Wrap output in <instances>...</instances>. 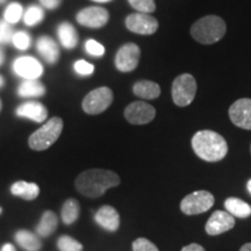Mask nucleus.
<instances>
[{"label":"nucleus","mask_w":251,"mask_h":251,"mask_svg":"<svg viewBox=\"0 0 251 251\" xmlns=\"http://www.w3.org/2000/svg\"><path fill=\"white\" fill-rule=\"evenodd\" d=\"M240 251H251V243H246L241 248Z\"/></svg>","instance_id":"38"},{"label":"nucleus","mask_w":251,"mask_h":251,"mask_svg":"<svg viewBox=\"0 0 251 251\" xmlns=\"http://www.w3.org/2000/svg\"><path fill=\"white\" fill-rule=\"evenodd\" d=\"M57 35L59 42L65 49H74L78 45V33L71 24L62 23L59 25Z\"/></svg>","instance_id":"19"},{"label":"nucleus","mask_w":251,"mask_h":251,"mask_svg":"<svg viewBox=\"0 0 251 251\" xmlns=\"http://www.w3.org/2000/svg\"><path fill=\"white\" fill-rule=\"evenodd\" d=\"M58 219L54 212L47 211L43 213L40 224L36 227V233L41 237H48L57 228Z\"/></svg>","instance_id":"23"},{"label":"nucleus","mask_w":251,"mask_h":251,"mask_svg":"<svg viewBox=\"0 0 251 251\" xmlns=\"http://www.w3.org/2000/svg\"><path fill=\"white\" fill-rule=\"evenodd\" d=\"M141 57V50L135 43H126L115 55V67L121 72H131L137 68Z\"/></svg>","instance_id":"8"},{"label":"nucleus","mask_w":251,"mask_h":251,"mask_svg":"<svg viewBox=\"0 0 251 251\" xmlns=\"http://www.w3.org/2000/svg\"><path fill=\"white\" fill-rule=\"evenodd\" d=\"M14 36V30L11 24L6 20H0V45H7L12 42Z\"/></svg>","instance_id":"31"},{"label":"nucleus","mask_w":251,"mask_h":251,"mask_svg":"<svg viewBox=\"0 0 251 251\" xmlns=\"http://www.w3.org/2000/svg\"><path fill=\"white\" fill-rule=\"evenodd\" d=\"M126 27L128 30L140 35H151L158 29V21L148 13L130 14L126 18Z\"/></svg>","instance_id":"9"},{"label":"nucleus","mask_w":251,"mask_h":251,"mask_svg":"<svg viewBox=\"0 0 251 251\" xmlns=\"http://www.w3.org/2000/svg\"><path fill=\"white\" fill-rule=\"evenodd\" d=\"M5 1H6V0H0V5H1V4H4Z\"/></svg>","instance_id":"43"},{"label":"nucleus","mask_w":251,"mask_h":251,"mask_svg":"<svg viewBox=\"0 0 251 251\" xmlns=\"http://www.w3.org/2000/svg\"><path fill=\"white\" fill-rule=\"evenodd\" d=\"M229 118L237 127L251 130V99L236 100L229 108Z\"/></svg>","instance_id":"12"},{"label":"nucleus","mask_w":251,"mask_h":251,"mask_svg":"<svg viewBox=\"0 0 251 251\" xmlns=\"http://www.w3.org/2000/svg\"><path fill=\"white\" fill-rule=\"evenodd\" d=\"M133 92L136 97L142 99H156L161 96V87L155 81L140 80L134 84Z\"/></svg>","instance_id":"18"},{"label":"nucleus","mask_w":251,"mask_h":251,"mask_svg":"<svg viewBox=\"0 0 251 251\" xmlns=\"http://www.w3.org/2000/svg\"><path fill=\"white\" fill-rule=\"evenodd\" d=\"M77 23L87 28H101L108 23L109 13L107 9L92 6V7L83 8L78 12Z\"/></svg>","instance_id":"11"},{"label":"nucleus","mask_w":251,"mask_h":251,"mask_svg":"<svg viewBox=\"0 0 251 251\" xmlns=\"http://www.w3.org/2000/svg\"><path fill=\"white\" fill-rule=\"evenodd\" d=\"M80 212L79 202L76 199H68L62 207V220L65 225H71L78 219Z\"/></svg>","instance_id":"25"},{"label":"nucleus","mask_w":251,"mask_h":251,"mask_svg":"<svg viewBox=\"0 0 251 251\" xmlns=\"http://www.w3.org/2000/svg\"><path fill=\"white\" fill-rule=\"evenodd\" d=\"M12 42H13V45L17 49L27 50L30 47L31 37L29 34L27 33V31L20 30V31H17V33H14V36H13V40H12Z\"/></svg>","instance_id":"30"},{"label":"nucleus","mask_w":251,"mask_h":251,"mask_svg":"<svg viewBox=\"0 0 251 251\" xmlns=\"http://www.w3.org/2000/svg\"><path fill=\"white\" fill-rule=\"evenodd\" d=\"M197 81L190 74H183L178 76L172 84V99L179 107L188 106L196 98Z\"/></svg>","instance_id":"5"},{"label":"nucleus","mask_w":251,"mask_h":251,"mask_svg":"<svg viewBox=\"0 0 251 251\" xmlns=\"http://www.w3.org/2000/svg\"><path fill=\"white\" fill-rule=\"evenodd\" d=\"M94 220L100 227L108 231H117L120 227V215L112 206H102L94 215Z\"/></svg>","instance_id":"15"},{"label":"nucleus","mask_w":251,"mask_h":251,"mask_svg":"<svg viewBox=\"0 0 251 251\" xmlns=\"http://www.w3.org/2000/svg\"><path fill=\"white\" fill-rule=\"evenodd\" d=\"M15 241L26 251H39L42 247L39 236L28 230H19L15 234Z\"/></svg>","instance_id":"24"},{"label":"nucleus","mask_w":251,"mask_h":251,"mask_svg":"<svg viewBox=\"0 0 251 251\" xmlns=\"http://www.w3.org/2000/svg\"><path fill=\"white\" fill-rule=\"evenodd\" d=\"M130 6L140 13H152L156 9L155 0H128Z\"/></svg>","instance_id":"29"},{"label":"nucleus","mask_w":251,"mask_h":251,"mask_svg":"<svg viewBox=\"0 0 251 251\" xmlns=\"http://www.w3.org/2000/svg\"><path fill=\"white\" fill-rule=\"evenodd\" d=\"M181 251H206L203 248L200 246V244L197 243H192V244H188V246L184 247Z\"/></svg>","instance_id":"36"},{"label":"nucleus","mask_w":251,"mask_h":251,"mask_svg":"<svg viewBox=\"0 0 251 251\" xmlns=\"http://www.w3.org/2000/svg\"><path fill=\"white\" fill-rule=\"evenodd\" d=\"M63 130V121L61 118H52L46 122L42 127L39 128L35 133L30 135L28 144L33 150L42 151L51 147Z\"/></svg>","instance_id":"4"},{"label":"nucleus","mask_w":251,"mask_h":251,"mask_svg":"<svg viewBox=\"0 0 251 251\" xmlns=\"http://www.w3.org/2000/svg\"><path fill=\"white\" fill-rule=\"evenodd\" d=\"M192 148L196 155L206 162H219L228 152V144L219 133L199 130L192 137Z\"/></svg>","instance_id":"2"},{"label":"nucleus","mask_w":251,"mask_h":251,"mask_svg":"<svg viewBox=\"0 0 251 251\" xmlns=\"http://www.w3.org/2000/svg\"><path fill=\"white\" fill-rule=\"evenodd\" d=\"M75 71L77 72L80 76H90V75L93 74L94 67L91 63L84 61V59H80V61H77L74 65Z\"/></svg>","instance_id":"34"},{"label":"nucleus","mask_w":251,"mask_h":251,"mask_svg":"<svg viewBox=\"0 0 251 251\" xmlns=\"http://www.w3.org/2000/svg\"><path fill=\"white\" fill-rule=\"evenodd\" d=\"M0 109H1V100H0Z\"/></svg>","instance_id":"44"},{"label":"nucleus","mask_w":251,"mask_h":251,"mask_svg":"<svg viewBox=\"0 0 251 251\" xmlns=\"http://www.w3.org/2000/svg\"><path fill=\"white\" fill-rule=\"evenodd\" d=\"M57 247L61 251H81L83 244L71 236H61L57 241Z\"/></svg>","instance_id":"28"},{"label":"nucleus","mask_w":251,"mask_h":251,"mask_svg":"<svg viewBox=\"0 0 251 251\" xmlns=\"http://www.w3.org/2000/svg\"><path fill=\"white\" fill-rule=\"evenodd\" d=\"M40 2L43 7L49 9H56L62 4V0H40Z\"/></svg>","instance_id":"35"},{"label":"nucleus","mask_w":251,"mask_h":251,"mask_svg":"<svg viewBox=\"0 0 251 251\" xmlns=\"http://www.w3.org/2000/svg\"><path fill=\"white\" fill-rule=\"evenodd\" d=\"M156 117V109L150 103L134 101L125 109V118L131 125H146Z\"/></svg>","instance_id":"10"},{"label":"nucleus","mask_w":251,"mask_h":251,"mask_svg":"<svg viewBox=\"0 0 251 251\" xmlns=\"http://www.w3.org/2000/svg\"><path fill=\"white\" fill-rule=\"evenodd\" d=\"M93 1H96V2H108V1H112V0H93Z\"/></svg>","instance_id":"42"},{"label":"nucleus","mask_w":251,"mask_h":251,"mask_svg":"<svg viewBox=\"0 0 251 251\" xmlns=\"http://www.w3.org/2000/svg\"><path fill=\"white\" fill-rule=\"evenodd\" d=\"M11 193L15 197H20L25 200L36 199L40 193L39 185L27 181H17L11 186Z\"/></svg>","instance_id":"20"},{"label":"nucleus","mask_w":251,"mask_h":251,"mask_svg":"<svg viewBox=\"0 0 251 251\" xmlns=\"http://www.w3.org/2000/svg\"><path fill=\"white\" fill-rule=\"evenodd\" d=\"M226 211L236 218L246 219L251 215V206L238 198H228L225 201Z\"/></svg>","instance_id":"21"},{"label":"nucleus","mask_w":251,"mask_h":251,"mask_svg":"<svg viewBox=\"0 0 251 251\" xmlns=\"http://www.w3.org/2000/svg\"><path fill=\"white\" fill-rule=\"evenodd\" d=\"M4 84H5V80H4V78H2V76H0V87H2V86H4Z\"/></svg>","instance_id":"40"},{"label":"nucleus","mask_w":251,"mask_h":251,"mask_svg":"<svg viewBox=\"0 0 251 251\" xmlns=\"http://www.w3.org/2000/svg\"><path fill=\"white\" fill-rule=\"evenodd\" d=\"M45 18V11L40 6H30L29 8L25 12L24 21L27 26L33 27L39 25Z\"/></svg>","instance_id":"26"},{"label":"nucleus","mask_w":251,"mask_h":251,"mask_svg":"<svg viewBox=\"0 0 251 251\" xmlns=\"http://www.w3.org/2000/svg\"><path fill=\"white\" fill-rule=\"evenodd\" d=\"M120 184V177L115 172L103 169H91L78 176L76 188L79 193L89 198L102 196L108 188Z\"/></svg>","instance_id":"1"},{"label":"nucleus","mask_w":251,"mask_h":251,"mask_svg":"<svg viewBox=\"0 0 251 251\" xmlns=\"http://www.w3.org/2000/svg\"><path fill=\"white\" fill-rule=\"evenodd\" d=\"M113 102V92L109 87L102 86L91 91L84 98L81 107L90 115H97L105 112Z\"/></svg>","instance_id":"7"},{"label":"nucleus","mask_w":251,"mask_h":251,"mask_svg":"<svg viewBox=\"0 0 251 251\" xmlns=\"http://www.w3.org/2000/svg\"><path fill=\"white\" fill-rule=\"evenodd\" d=\"M214 196L208 191H196L181 200L180 209L186 215L201 214L214 205Z\"/></svg>","instance_id":"6"},{"label":"nucleus","mask_w":251,"mask_h":251,"mask_svg":"<svg viewBox=\"0 0 251 251\" xmlns=\"http://www.w3.org/2000/svg\"><path fill=\"white\" fill-rule=\"evenodd\" d=\"M235 227V219L228 212L216 211L211 215L206 224V231L208 235L215 236L226 231L230 230Z\"/></svg>","instance_id":"14"},{"label":"nucleus","mask_w":251,"mask_h":251,"mask_svg":"<svg viewBox=\"0 0 251 251\" xmlns=\"http://www.w3.org/2000/svg\"><path fill=\"white\" fill-rule=\"evenodd\" d=\"M0 213H1V208H0Z\"/></svg>","instance_id":"45"},{"label":"nucleus","mask_w":251,"mask_h":251,"mask_svg":"<svg viewBox=\"0 0 251 251\" xmlns=\"http://www.w3.org/2000/svg\"><path fill=\"white\" fill-rule=\"evenodd\" d=\"M15 113L18 117L29 119L34 122H43L48 118V109L39 101H27L21 103Z\"/></svg>","instance_id":"16"},{"label":"nucleus","mask_w":251,"mask_h":251,"mask_svg":"<svg viewBox=\"0 0 251 251\" xmlns=\"http://www.w3.org/2000/svg\"><path fill=\"white\" fill-rule=\"evenodd\" d=\"M133 251H159L152 242L147 238H137L133 242Z\"/></svg>","instance_id":"33"},{"label":"nucleus","mask_w":251,"mask_h":251,"mask_svg":"<svg viewBox=\"0 0 251 251\" xmlns=\"http://www.w3.org/2000/svg\"><path fill=\"white\" fill-rule=\"evenodd\" d=\"M36 49L39 54L42 56L49 64H55L59 58V48L58 45L51 37L41 36L36 41Z\"/></svg>","instance_id":"17"},{"label":"nucleus","mask_w":251,"mask_h":251,"mask_svg":"<svg viewBox=\"0 0 251 251\" xmlns=\"http://www.w3.org/2000/svg\"><path fill=\"white\" fill-rule=\"evenodd\" d=\"M5 61V55H4V51H2L1 47H0V67L2 65V63Z\"/></svg>","instance_id":"39"},{"label":"nucleus","mask_w":251,"mask_h":251,"mask_svg":"<svg viewBox=\"0 0 251 251\" xmlns=\"http://www.w3.org/2000/svg\"><path fill=\"white\" fill-rule=\"evenodd\" d=\"M250 150H251V147H250Z\"/></svg>","instance_id":"46"},{"label":"nucleus","mask_w":251,"mask_h":251,"mask_svg":"<svg viewBox=\"0 0 251 251\" xmlns=\"http://www.w3.org/2000/svg\"><path fill=\"white\" fill-rule=\"evenodd\" d=\"M13 70L25 79H37L43 74L42 64L30 56H21L13 63Z\"/></svg>","instance_id":"13"},{"label":"nucleus","mask_w":251,"mask_h":251,"mask_svg":"<svg viewBox=\"0 0 251 251\" xmlns=\"http://www.w3.org/2000/svg\"><path fill=\"white\" fill-rule=\"evenodd\" d=\"M247 187H248V191H249V192L251 193V179L248 181V184H247Z\"/></svg>","instance_id":"41"},{"label":"nucleus","mask_w":251,"mask_h":251,"mask_svg":"<svg viewBox=\"0 0 251 251\" xmlns=\"http://www.w3.org/2000/svg\"><path fill=\"white\" fill-rule=\"evenodd\" d=\"M226 23L218 15H207L196 21L191 27V35L201 45H213L226 34Z\"/></svg>","instance_id":"3"},{"label":"nucleus","mask_w":251,"mask_h":251,"mask_svg":"<svg viewBox=\"0 0 251 251\" xmlns=\"http://www.w3.org/2000/svg\"><path fill=\"white\" fill-rule=\"evenodd\" d=\"M23 14H24L23 6L18 4V2H12V4H9L5 9L4 20H6L11 25L17 24L21 19V17H23Z\"/></svg>","instance_id":"27"},{"label":"nucleus","mask_w":251,"mask_h":251,"mask_svg":"<svg viewBox=\"0 0 251 251\" xmlns=\"http://www.w3.org/2000/svg\"><path fill=\"white\" fill-rule=\"evenodd\" d=\"M46 93V87L37 79H26L18 87V94L23 98H35Z\"/></svg>","instance_id":"22"},{"label":"nucleus","mask_w":251,"mask_h":251,"mask_svg":"<svg viewBox=\"0 0 251 251\" xmlns=\"http://www.w3.org/2000/svg\"><path fill=\"white\" fill-rule=\"evenodd\" d=\"M1 251H17V249H15V247L13 246V244L6 243V244H4V247L1 248Z\"/></svg>","instance_id":"37"},{"label":"nucleus","mask_w":251,"mask_h":251,"mask_svg":"<svg viewBox=\"0 0 251 251\" xmlns=\"http://www.w3.org/2000/svg\"><path fill=\"white\" fill-rule=\"evenodd\" d=\"M85 50L91 56H94V57H101V56L105 54V48H103V46L92 39L86 41Z\"/></svg>","instance_id":"32"}]
</instances>
